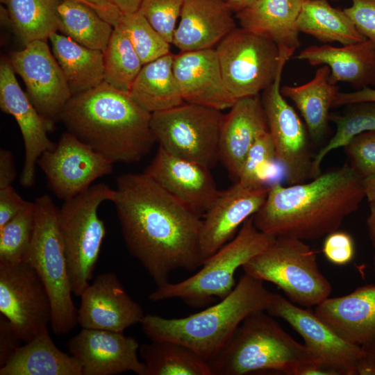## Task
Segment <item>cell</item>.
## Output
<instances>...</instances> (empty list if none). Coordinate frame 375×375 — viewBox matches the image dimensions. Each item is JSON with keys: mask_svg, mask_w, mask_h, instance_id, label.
I'll return each instance as SVG.
<instances>
[{"mask_svg": "<svg viewBox=\"0 0 375 375\" xmlns=\"http://www.w3.org/2000/svg\"><path fill=\"white\" fill-rule=\"evenodd\" d=\"M281 68L274 82L262 91L261 100L278 162L289 185L309 178L310 156L307 128L281 92Z\"/></svg>", "mask_w": 375, "mask_h": 375, "instance_id": "obj_14", "label": "cell"}, {"mask_svg": "<svg viewBox=\"0 0 375 375\" xmlns=\"http://www.w3.org/2000/svg\"><path fill=\"white\" fill-rule=\"evenodd\" d=\"M35 203L29 204L0 228V262H24L28 253L34 229Z\"/></svg>", "mask_w": 375, "mask_h": 375, "instance_id": "obj_38", "label": "cell"}, {"mask_svg": "<svg viewBox=\"0 0 375 375\" xmlns=\"http://www.w3.org/2000/svg\"><path fill=\"white\" fill-rule=\"evenodd\" d=\"M330 74V68L322 65L308 82L281 88L283 96L290 99L300 112L314 140H319L326 133L330 120L329 110L339 92L336 85L329 81Z\"/></svg>", "mask_w": 375, "mask_h": 375, "instance_id": "obj_29", "label": "cell"}, {"mask_svg": "<svg viewBox=\"0 0 375 375\" xmlns=\"http://www.w3.org/2000/svg\"><path fill=\"white\" fill-rule=\"evenodd\" d=\"M174 57L171 52L143 65L128 92L151 113L184 103L173 72Z\"/></svg>", "mask_w": 375, "mask_h": 375, "instance_id": "obj_31", "label": "cell"}, {"mask_svg": "<svg viewBox=\"0 0 375 375\" xmlns=\"http://www.w3.org/2000/svg\"><path fill=\"white\" fill-rule=\"evenodd\" d=\"M35 224L24 262L39 275L51 304V326L57 335L67 334L78 324L67 262L58 225V208L49 194L35 201Z\"/></svg>", "mask_w": 375, "mask_h": 375, "instance_id": "obj_7", "label": "cell"}, {"mask_svg": "<svg viewBox=\"0 0 375 375\" xmlns=\"http://www.w3.org/2000/svg\"><path fill=\"white\" fill-rule=\"evenodd\" d=\"M226 0H185L172 43L180 52L214 48L237 28Z\"/></svg>", "mask_w": 375, "mask_h": 375, "instance_id": "obj_24", "label": "cell"}, {"mask_svg": "<svg viewBox=\"0 0 375 375\" xmlns=\"http://www.w3.org/2000/svg\"><path fill=\"white\" fill-rule=\"evenodd\" d=\"M224 115L219 135V160L238 180L251 146L269 131L260 94L238 99Z\"/></svg>", "mask_w": 375, "mask_h": 375, "instance_id": "obj_25", "label": "cell"}, {"mask_svg": "<svg viewBox=\"0 0 375 375\" xmlns=\"http://www.w3.org/2000/svg\"><path fill=\"white\" fill-rule=\"evenodd\" d=\"M103 19L108 22L114 27L122 13L110 0H84Z\"/></svg>", "mask_w": 375, "mask_h": 375, "instance_id": "obj_49", "label": "cell"}, {"mask_svg": "<svg viewBox=\"0 0 375 375\" xmlns=\"http://www.w3.org/2000/svg\"><path fill=\"white\" fill-rule=\"evenodd\" d=\"M208 363L212 375H244L268 369L304 375L309 367L319 366L307 347L295 340L265 310L245 317Z\"/></svg>", "mask_w": 375, "mask_h": 375, "instance_id": "obj_5", "label": "cell"}, {"mask_svg": "<svg viewBox=\"0 0 375 375\" xmlns=\"http://www.w3.org/2000/svg\"><path fill=\"white\" fill-rule=\"evenodd\" d=\"M263 282L244 274L232 292L219 303L181 318L144 315L140 322L142 329L151 341L178 342L208 362L245 317L256 311H266L273 293Z\"/></svg>", "mask_w": 375, "mask_h": 375, "instance_id": "obj_4", "label": "cell"}, {"mask_svg": "<svg viewBox=\"0 0 375 375\" xmlns=\"http://www.w3.org/2000/svg\"><path fill=\"white\" fill-rule=\"evenodd\" d=\"M278 161L269 131L260 135L248 151L242 165L238 182L248 186L267 185L269 169Z\"/></svg>", "mask_w": 375, "mask_h": 375, "instance_id": "obj_40", "label": "cell"}, {"mask_svg": "<svg viewBox=\"0 0 375 375\" xmlns=\"http://www.w3.org/2000/svg\"><path fill=\"white\" fill-rule=\"evenodd\" d=\"M297 28L324 44L338 42L347 45L367 40L344 10L333 7L328 0H305Z\"/></svg>", "mask_w": 375, "mask_h": 375, "instance_id": "obj_32", "label": "cell"}, {"mask_svg": "<svg viewBox=\"0 0 375 375\" xmlns=\"http://www.w3.org/2000/svg\"><path fill=\"white\" fill-rule=\"evenodd\" d=\"M80 297L78 324L82 328L124 333L144 316L141 305L130 297L114 272L99 274Z\"/></svg>", "mask_w": 375, "mask_h": 375, "instance_id": "obj_21", "label": "cell"}, {"mask_svg": "<svg viewBox=\"0 0 375 375\" xmlns=\"http://www.w3.org/2000/svg\"><path fill=\"white\" fill-rule=\"evenodd\" d=\"M373 264H374V270H375V253H374V257H373Z\"/></svg>", "mask_w": 375, "mask_h": 375, "instance_id": "obj_55", "label": "cell"}, {"mask_svg": "<svg viewBox=\"0 0 375 375\" xmlns=\"http://www.w3.org/2000/svg\"><path fill=\"white\" fill-rule=\"evenodd\" d=\"M21 339L13 330L8 319L0 315V367L21 346Z\"/></svg>", "mask_w": 375, "mask_h": 375, "instance_id": "obj_46", "label": "cell"}, {"mask_svg": "<svg viewBox=\"0 0 375 375\" xmlns=\"http://www.w3.org/2000/svg\"><path fill=\"white\" fill-rule=\"evenodd\" d=\"M113 203L126 246L157 287L176 269L203 264L202 218L145 174L118 176Z\"/></svg>", "mask_w": 375, "mask_h": 375, "instance_id": "obj_1", "label": "cell"}, {"mask_svg": "<svg viewBox=\"0 0 375 375\" xmlns=\"http://www.w3.org/2000/svg\"><path fill=\"white\" fill-rule=\"evenodd\" d=\"M365 197L363 178L345 164L308 183L272 184L253 221L258 230L276 238L317 240L338 230Z\"/></svg>", "mask_w": 375, "mask_h": 375, "instance_id": "obj_2", "label": "cell"}, {"mask_svg": "<svg viewBox=\"0 0 375 375\" xmlns=\"http://www.w3.org/2000/svg\"><path fill=\"white\" fill-rule=\"evenodd\" d=\"M331 1H340V0H331Z\"/></svg>", "mask_w": 375, "mask_h": 375, "instance_id": "obj_56", "label": "cell"}, {"mask_svg": "<svg viewBox=\"0 0 375 375\" xmlns=\"http://www.w3.org/2000/svg\"><path fill=\"white\" fill-rule=\"evenodd\" d=\"M122 14H131L138 11L143 0H110Z\"/></svg>", "mask_w": 375, "mask_h": 375, "instance_id": "obj_50", "label": "cell"}, {"mask_svg": "<svg viewBox=\"0 0 375 375\" xmlns=\"http://www.w3.org/2000/svg\"><path fill=\"white\" fill-rule=\"evenodd\" d=\"M369 215L367 219L368 234L372 246L375 248V199L369 201Z\"/></svg>", "mask_w": 375, "mask_h": 375, "instance_id": "obj_51", "label": "cell"}, {"mask_svg": "<svg viewBox=\"0 0 375 375\" xmlns=\"http://www.w3.org/2000/svg\"><path fill=\"white\" fill-rule=\"evenodd\" d=\"M242 267L245 274L275 284L291 302L302 307L316 306L331 293L315 252L304 240L276 237Z\"/></svg>", "mask_w": 375, "mask_h": 375, "instance_id": "obj_9", "label": "cell"}, {"mask_svg": "<svg viewBox=\"0 0 375 375\" xmlns=\"http://www.w3.org/2000/svg\"><path fill=\"white\" fill-rule=\"evenodd\" d=\"M266 312L289 324L331 375H375V355L342 339L314 312L274 293Z\"/></svg>", "mask_w": 375, "mask_h": 375, "instance_id": "obj_12", "label": "cell"}, {"mask_svg": "<svg viewBox=\"0 0 375 375\" xmlns=\"http://www.w3.org/2000/svg\"><path fill=\"white\" fill-rule=\"evenodd\" d=\"M69 1H78V2H80V3H82L88 6H89L90 8H91V6L84 0H69Z\"/></svg>", "mask_w": 375, "mask_h": 375, "instance_id": "obj_54", "label": "cell"}, {"mask_svg": "<svg viewBox=\"0 0 375 375\" xmlns=\"http://www.w3.org/2000/svg\"><path fill=\"white\" fill-rule=\"evenodd\" d=\"M184 1L185 0H143L138 12L167 42L172 44Z\"/></svg>", "mask_w": 375, "mask_h": 375, "instance_id": "obj_41", "label": "cell"}, {"mask_svg": "<svg viewBox=\"0 0 375 375\" xmlns=\"http://www.w3.org/2000/svg\"><path fill=\"white\" fill-rule=\"evenodd\" d=\"M226 86L237 101L260 94L290 59L272 41L236 28L215 48Z\"/></svg>", "mask_w": 375, "mask_h": 375, "instance_id": "obj_11", "label": "cell"}, {"mask_svg": "<svg viewBox=\"0 0 375 375\" xmlns=\"http://www.w3.org/2000/svg\"><path fill=\"white\" fill-rule=\"evenodd\" d=\"M342 114L330 115L329 119L336 126L335 135L313 158L309 178L321 174V164L331 151L344 147L356 135L375 130V101L351 103Z\"/></svg>", "mask_w": 375, "mask_h": 375, "instance_id": "obj_36", "label": "cell"}, {"mask_svg": "<svg viewBox=\"0 0 375 375\" xmlns=\"http://www.w3.org/2000/svg\"><path fill=\"white\" fill-rule=\"evenodd\" d=\"M115 26L126 34L143 65L171 53L170 44L138 11L122 14Z\"/></svg>", "mask_w": 375, "mask_h": 375, "instance_id": "obj_39", "label": "cell"}, {"mask_svg": "<svg viewBox=\"0 0 375 375\" xmlns=\"http://www.w3.org/2000/svg\"><path fill=\"white\" fill-rule=\"evenodd\" d=\"M269 188L267 185L248 186L237 182L219 192L202 219L200 249L203 262L232 240L238 228L257 212Z\"/></svg>", "mask_w": 375, "mask_h": 375, "instance_id": "obj_20", "label": "cell"}, {"mask_svg": "<svg viewBox=\"0 0 375 375\" xmlns=\"http://www.w3.org/2000/svg\"><path fill=\"white\" fill-rule=\"evenodd\" d=\"M49 40L72 96L104 81L103 51L84 47L57 32L52 33Z\"/></svg>", "mask_w": 375, "mask_h": 375, "instance_id": "obj_30", "label": "cell"}, {"mask_svg": "<svg viewBox=\"0 0 375 375\" xmlns=\"http://www.w3.org/2000/svg\"><path fill=\"white\" fill-rule=\"evenodd\" d=\"M294 58L312 66L327 65L332 84L347 83L356 90L375 88V44L369 40L341 47L311 45Z\"/></svg>", "mask_w": 375, "mask_h": 375, "instance_id": "obj_26", "label": "cell"}, {"mask_svg": "<svg viewBox=\"0 0 375 375\" xmlns=\"http://www.w3.org/2000/svg\"><path fill=\"white\" fill-rule=\"evenodd\" d=\"M344 10L358 31L375 44V0H351Z\"/></svg>", "mask_w": 375, "mask_h": 375, "instance_id": "obj_44", "label": "cell"}, {"mask_svg": "<svg viewBox=\"0 0 375 375\" xmlns=\"http://www.w3.org/2000/svg\"><path fill=\"white\" fill-rule=\"evenodd\" d=\"M10 62L23 80L31 101L52 128L72 94L47 41L28 43L12 53Z\"/></svg>", "mask_w": 375, "mask_h": 375, "instance_id": "obj_16", "label": "cell"}, {"mask_svg": "<svg viewBox=\"0 0 375 375\" xmlns=\"http://www.w3.org/2000/svg\"><path fill=\"white\" fill-rule=\"evenodd\" d=\"M11 23L24 43L47 41L58 30V8L61 0H1Z\"/></svg>", "mask_w": 375, "mask_h": 375, "instance_id": "obj_35", "label": "cell"}, {"mask_svg": "<svg viewBox=\"0 0 375 375\" xmlns=\"http://www.w3.org/2000/svg\"><path fill=\"white\" fill-rule=\"evenodd\" d=\"M256 1L257 0H227V2L233 12L236 13L249 6Z\"/></svg>", "mask_w": 375, "mask_h": 375, "instance_id": "obj_53", "label": "cell"}, {"mask_svg": "<svg viewBox=\"0 0 375 375\" xmlns=\"http://www.w3.org/2000/svg\"><path fill=\"white\" fill-rule=\"evenodd\" d=\"M314 313L342 339L375 355V284L328 297Z\"/></svg>", "mask_w": 375, "mask_h": 375, "instance_id": "obj_23", "label": "cell"}, {"mask_svg": "<svg viewBox=\"0 0 375 375\" xmlns=\"http://www.w3.org/2000/svg\"><path fill=\"white\" fill-rule=\"evenodd\" d=\"M144 173L200 217L205 215L220 192L210 169L176 156L160 147Z\"/></svg>", "mask_w": 375, "mask_h": 375, "instance_id": "obj_19", "label": "cell"}, {"mask_svg": "<svg viewBox=\"0 0 375 375\" xmlns=\"http://www.w3.org/2000/svg\"><path fill=\"white\" fill-rule=\"evenodd\" d=\"M363 183L368 201L375 199V174L363 178Z\"/></svg>", "mask_w": 375, "mask_h": 375, "instance_id": "obj_52", "label": "cell"}, {"mask_svg": "<svg viewBox=\"0 0 375 375\" xmlns=\"http://www.w3.org/2000/svg\"><path fill=\"white\" fill-rule=\"evenodd\" d=\"M16 176V167L12 152L8 149H1L0 189L12 185Z\"/></svg>", "mask_w": 375, "mask_h": 375, "instance_id": "obj_47", "label": "cell"}, {"mask_svg": "<svg viewBox=\"0 0 375 375\" xmlns=\"http://www.w3.org/2000/svg\"><path fill=\"white\" fill-rule=\"evenodd\" d=\"M37 165L54 194L64 201L85 191L113 169V163L67 131L53 149L40 156Z\"/></svg>", "mask_w": 375, "mask_h": 375, "instance_id": "obj_15", "label": "cell"}, {"mask_svg": "<svg viewBox=\"0 0 375 375\" xmlns=\"http://www.w3.org/2000/svg\"><path fill=\"white\" fill-rule=\"evenodd\" d=\"M103 59L104 81L129 92L143 64L126 34L117 26L103 51Z\"/></svg>", "mask_w": 375, "mask_h": 375, "instance_id": "obj_37", "label": "cell"}, {"mask_svg": "<svg viewBox=\"0 0 375 375\" xmlns=\"http://www.w3.org/2000/svg\"><path fill=\"white\" fill-rule=\"evenodd\" d=\"M145 375H212L208 362L189 347L169 340L140 346Z\"/></svg>", "mask_w": 375, "mask_h": 375, "instance_id": "obj_33", "label": "cell"}, {"mask_svg": "<svg viewBox=\"0 0 375 375\" xmlns=\"http://www.w3.org/2000/svg\"><path fill=\"white\" fill-rule=\"evenodd\" d=\"M363 101H375V88H365L353 92H339L334 100L333 107Z\"/></svg>", "mask_w": 375, "mask_h": 375, "instance_id": "obj_48", "label": "cell"}, {"mask_svg": "<svg viewBox=\"0 0 375 375\" xmlns=\"http://www.w3.org/2000/svg\"><path fill=\"white\" fill-rule=\"evenodd\" d=\"M58 30L78 44L104 51L114 26L89 6L61 0L58 8Z\"/></svg>", "mask_w": 375, "mask_h": 375, "instance_id": "obj_34", "label": "cell"}, {"mask_svg": "<svg viewBox=\"0 0 375 375\" xmlns=\"http://www.w3.org/2000/svg\"><path fill=\"white\" fill-rule=\"evenodd\" d=\"M0 375H83L72 355L60 350L45 326L0 367Z\"/></svg>", "mask_w": 375, "mask_h": 375, "instance_id": "obj_28", "label": "cell"}, {"mask_svg": "<svg viewBox=\"0 0 375 375\" xmlns=\"http://www.w3.org/2000/svg\"><path fill=\"white\" fill-rule=\"evenodd\" d=\"M0 312L25 342L51 323L48 292L38 273L28 263L0 262Z\"/></svg>", "mask_w": 375, "mask_h": 375, "instance_id": "obj_13", "label": "cell"}, {"mask_svg": "<svg viewBox=\"0 0 375 375\" xmlns=\"http://www.w3.org/2000/svg\"><path fill=\"white\" fill-rule=\"evenodd\" d=\"M173 72L184 102L223 110L236 101L224 83L215 48L174 54Z\"/></svg>", "mask_w": 375, "mask_h": 375, "instance_id": "obj_22", "label": "cell"}, {"mask_svg": "<svg viewBox=\"0 0 375 375\" xmlns=\"http://www.w3.org/2000/svg\"><path fill=\"white\" fill-rule=\"evenodd\" d=\"M11 63L3 60L0 65V108L16 120L24 144V162L19 178L26 188L35 183V166L40 156L56 144L47 135L51 127L36 110L19 86Z\"/></svg>", "mask_w": 375, "mask_h": 375, "instance_id": "obj_18", "label": "cell"}, {"mask_svg": "<svg viewBox=\"0 0 375 375\" xmlns=\"http://www.w3.org/2000/svg\"><path fill=\"white\" fill-rule=\"evenodd\" d=\"M275 238L258 230L251 216L232 240L205 260L196 274L181 282L157 287L149 299L159 301L176 298L194 307L211 303L215 298L222 300L234 289L237 269L263 251Z\"/></svg>", "mask_w": 375, "mask_h": 375, "instance_id": "obj_6", "label": "cell"}, {"mask_svg": "<svg viewBox=\"0 0 375 375\" xmlns=\"http://www.w3.org/2000/svg\"><path fill=\"white\" fill-rule=\"evenodd\" d=\"M305 0H257L235 13L240 27L274 42L291 58L300 46L297 19Z\"/></svg>", "mask_w": 375, "mask_h": 375, "instance_id": "obj_27", "label": "cell"}, {"mask_svg": "<svg viewBox=\"0 0 375 375\" xmlns=\"http://www.w3.org/2000/svg\"><path fill=\"white\" fill-rule=\"evenodd\" d=\"M30 201L24 199L12 185L0 189V228L21 212Z\"/></svg>", "mask_w": 375, "mask_h": 375, "instance_id": "obj_45", "label": "cell"}, {"mask_svg": "<svg viewBox=\"0 0 375 375\" xmlns=\"http://www.w3.org/2000/svg\"><path fill=\"white\" fill-rule=\"evenodd\" d=\"M355 243L352 236L342 231H335L326 237L322 251L326 258L333 264L344 265L355 256Z\"/></svg>", "mask_w": 375, "mask_h": 375, "instance_id": "obj_43", "label": "cell"}, {"mask_svg": "<svg viewBox=\"0 0 375 375\" xmlns=\"http://www.w3.org/2000/svg\"><path fill=\"white\" fill-rule=\"evenodd\" d=\"M227 1V0H226Z\"/></svg>", "mask_w": 375, "mask_h": 375, "instance_id": "obj_57", "label": "cell"}, {"mask_svg": "<svg viewBox=\"0 0 375 375\" xmlns=\"http://www.w3.org/2000/svg\"><path fill=\"white\" fill-rule=\"evenodd\" d=\"M66 345L69 354L80 363L83 375H115L128 372L145 375V365L138 358V341L124 333L81 328Z\"/></svg>", "mask_w": 375, "mask_h": 375, "instance_id": "obj_17", "label": "cell"}, {"mask_svg": "<svg viewBox=\"0 0 375 375\" xmlns=\"http://www.w3.org/2000/svg\"><path fill=\"white\" fill-rule=\"evenodd\" d=\"M344 149L350 166L362 178L375 174V130L356 135Z\"/></svg>", "mask_w": 375, "mask_h": 375, "instance_id": "obj_42", "label": "cell"}, {"mask_svg": "<svg viewBox=\"0 0 375 375\" xmlns=\"http://www.w3.org/2000/svg\"><path fill=\"white\" fill-rule=\"evenodd\" d=\"M115 190L104 183L92 185L77 196L65 201L58 210V225L67 262L73 294L80 297L93 277L106 236L104 222L98 209L112 201Z\"/></svg>", "mask_w": 375, "mask_h": 375, "instance_id": "obj_8", "label": "cell"}, {"mask_svg": "<svg viewBox=\"0 0 375 375\" xmlns=\"http://www.w3.org/2000/svg\"><path fill=\"white\" fill-rule=\"evenodd\" d=\"M151 118L128 92L105 81L73 95L60 116L67 132L113 164L136 162L149 153L156 142Z\"/></svg>", "mask_w": 375, "mask_h": 375, "instance_id": "obj_3", "label": "cell"}, {"mask_svg": "<svg viewBox=\"0 0 375 375\" xmlns=\"http://www.w3.org/2000/svg\"><path fill=\"white\" fill-rule=\"evenodd\" d=\"M224 116L222 110L184 102L151 113V128L159 147L210 169L219 161Z\"/></svg>", "mask_w": 375, "mask_h": 375, "instance_id": "obj_10", "label": "cell"}]
</instances>
